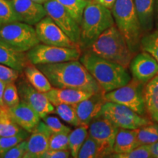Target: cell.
Segmentation results:
<instances>
[{
    "mask_svg": "<svg viewBox=\"0 0 158 158\" xmlns=\"http://www.w3.org/2000/svg\"><path fill=\"white\" fill-rule=\"evenodd\" d=\"M29 135V132L26 131L24 133L17 135L9 136V137H0V156L21 141L27 139Z\"/></svg>",
    "mask_w": 158,
    "mask_h": 158,
    "instance_id": "35",
    "label": "cell"
},
{
    "mask_svg": "<svg viewBox=\"0 0 158 158\" xmlns=\"http://www.w3.org/2000/svg\"><path fill=\"white\" fill-rule=\"evenodd\" d=\"M108 157L112 158H151L149 145H140L127 153L111 154Z\"/></svg>",
    "mask_w": 158,
    "mask_h": 158,
    "instance_id": "33",
    "label": "cell"
},
{
    "mask_svg": "<svg viewBox=\"0 0 158 158\" xmlns=\"http://www.w3.org/2000/svg\"><path fill=\"white\" fill-rule=\"evenodd\" d=\"M138 143L140 145H150L158 141V123L151 124L140 127L138 132Z\"/></svg>",
    "mask_w": 158,
    "mask_h": 158,
    "instance_id": "26",
    "label": "cell"
},
{
    "mask_svg": "<svg viewBox=\"0 0 158 158\" xmlns=\"http://www.w3.org/2000/svg\"><path fill=\"white\" fill-rule=\"evenodd\" d=\"M18 21L10 0H0V27Z\"/></svg>",
    "mask_w": 158,
    "mask_h": 158,
    "instance_id": "31",
    "label": "cell"
},
{
    "mask_svg": "<svg viewBox=\"0 0 158 158\" xmlns=\"http://www.w3.org/2000/svg\"><path fill=\"white\" fill-rule=\"evenodd\" d=\"M118 129L111 122L101 116L89 124V136L98 143L100 157H108L113 152L114 144Z\"/></svg>",
    "mask_w": 158,
    "mask_h": 158,
    "instance_id": "10",
    "label": "cell"
},
{
    "mask_svg": "<svg viewBox=\"0 0 158 158\" xmlns=\"http://www.w3.org/2000/svg\"><path fill=\"white\" fill-rule=\"evenodd\" d=\"M141 29L143 33L152 29L155 17V0H133Z\"/></svg>",
    "mask_w": 158,
    "mask_h": 158,
    "instance_id": "22",
    "label": "cell"
},
{
    "mask_svg": "<svg viewBox=\"0 0 158 158\" xmlns=\"http://www.w3.org/2000/svg\"><path fill=\"white\" fill-rule=\"evenodd\" d=\"M138 129L129 130L119 128L116 134L112 154L127 153L138 147L137 139Z\"/></svg>",
    "mask_w": 158,
    "mask_h": 158,
    "instance_id": "23",
    "label": "cell"
},
{
    "mask_svg": "<svg viewBox=\"0 0 158 158\" xmlns=\"http://www.w3.org/2000/svg\"><path fill=\"white\" fill-rule=\"evenodd\" d=\"M0 41L21 52H27L40 43L33 26L21 21L0 27Z\"/></svg>",
    "mask_w": 158,
    "mask_h": 158,
    "instance_id": "6",
    "label": "cell"
},
{
    "mask_svg": "<svg viewBox=\"0 0 158 158\" xmlns=\"http://www.w3.org/2000/svg\"><path fill=\"white\" fill-rule=\"evenodd\" d=\"M100 116L107 118L118 128L129 130L138 129L153 122L126 106L107 101L102 106Z\"/></svg>",
    "mask_w": 158,
    "mask_h": 158,
    "instance_id": "9",
    "label": "cell"
},
{
    "mask_svg": "<svg viewBox=\"0 0 158 158\" xmlns=\"http://www.w3.org/2000/svg\"><path fill=\"white\" fill-rule=\"evenodd\" d=\"M155 15L157 23V28L158 29V0H155Z\"/></svg>",
    "mask_w": 158,
    "mask_h": 158,
    "instance_id": "43",
    "label": "cell"
},
{
    "mask_svg": "<svg viewBox=\"0 0 158 158\" xmlns=\"http://www.w3.org/2000/svg\"><path fill=\"white\" fill-rule=\"evenodd\" d=\"M17 87L21 101L33 108L41 118L48 114L54 113L55 106L49 101L45 93L33 87L27 79L19 81Z\"/></svg>",
    "mask_w": 158,
    "mask_h": 158,
    "instance_id": "13",
    "label": "cell"
},
{
    "mask_svg": "<svg viewBox=\"0 0 158 158\" xmlns=\"http://www.w3.org/2000/svg\"><path fill=\"white\" fill-rule=\"evenodd\" d=\"M70 157V150L48 149L42 155L41 158H68Z\"/></svg>",
    "mask_w": 158,
    "mask_h": 158,
    "instance_id": "39",
    "label": "cell"
},
{
    "mask_svg": "<svg viewBox=\"0 0 158 158\" xmlns=\"http://www.w3.org/2000/svg\"><path fill=\"white\" fill-rule=\"evenodd\" d=\"M4 110H5V109H4V108H2L1 107V106H0V114H2V112Z\"/></svg>",
    "mask_w": 158,
    "mask_h": 158,
    "instance_id": "45",
    "label": "cell"
},
{
    "mask_svg": "<svg viewBox=\"0 0 158 158\" xmlns=\"http://www.w3.org/2000/svg\"><path fill=\"white\" fill-rule=\"evenodd\" d=\"M94 1L100 4V5L105 6V7H108V8L111 9L114 3H115L116 0H94Z\"/></svg>",
    "mask_w": 158,
    "mask_h": 158,
    "instance_id": "42",
    "label": "cell"
},
{
    "mask_svg": "<svg viewBox=\"0 0 158 158\" xmlns=\"http://www.w3.org/2000/svg\"><path fill=\"white\" fill-rule=\"evenodd\" d=\"M18 21L34 26L47 15L43 5L32 0H10Z\"/></svg>",
    "mask_w": 158,
    "mask_h": 158,
    "instance_id": "15",
    "label": "cell"
},
{
    "mask_svg": "<svg viewBox=\"0 0 158 158\" xmlns=\"http://www.w3.org/2000/svg\"><path fill=\"white\" fill-rule=\"evenodd\" d=\"M27 149V140H23L0 156V158H23Z\"/></svg>",
    "mask_w": 158,
    "mask_h": 158,
    "instance_id": "37",
    "label": "cell"
},
{
    "mask_svg": "<svg viewBox=\"0 0 158 158\" xmlns=\"http://www.w3.org/2000/svg\"><path fill=\"white\" fill-rule=\"evenodd\" d=\"M87 50L97 56L127 69L135 55L116 25L104 31Z\"/></svg>",
    "mask_w": 158,
    "mask_h": 158,
    "instance_id": "3",
    "label": "cell"
},
{
    "mask_svg": "<svg viewBox=\"0 0 158 158\" xmlns=\"http://www.w3.org/2000/svg\"><path fill=\"white\" fill-rule=\"evenodd\" d=\"M81 48L59 47L45 44H37L27 52V56L31 64H56L68 61L79 60L81 56Z\"/></svg>",
    "mask_w": 158,
    "mask_h": 158,
    "instance_id": "8",
    "label": "cell"
},
{
    "mask_svg": "<svg viewBox=\"0 0 158 158\" xmlns=\"http://www.w3.org/2000/svg\"><path fill=\"white\" fill-rule=\"evenodd\" d=\"M150 152L152 158H158V141L149 145Z\"/></svg>",
    "mask_w": 158,
    "mask_h": 158,
    "instance_id": "41",
    "label": "cell"
},
{
    "mask_svg": "<svg viewBox=\"0 0 158 158\" xmlns=\"http://www.w3.org/2000/svg\"><path fill=\"white\" fill-rule=\"evenodd\" d=\"M36 66L46 76L52 87L73 89L92 93L102 91L79 60Z\"/></svg>",
    "mask_w": 158,
    "mask_h": 158,
    "instance_id": "1",
    "label": "cell"
},
{
    "mask_svg": "<svg viewBox=\"0 0 158 158\" xmlns=\"http://www.w3.org/2000/svg\"><path fill=\"white\" fill-rule=\"evenodd\" d=\"M47 15L69 37L73 42L80 45V25L76 22L64 7L56 0H48L43 4ZM81 47V46H80Z\"/></svg>",
    "mask_w": 158,
    "mask_h": 158,
    "instance_id": "11",
    "label": "cell"
},
{
    "mask_svg": "<svg viewBox=\"0 0 158 158\" xmlns=\"http://www.w3.org/2000/svg\"><path fill=\"white\" fill-rule=\"evenodd\" d=\"M54 114H57L59 118L70 125L74 127L81 125L76 110L73 105L61 104L55 106Z\"/></svg>",
    "mask_w": 158,
    "mask_h": 158,
    "instance_id": "29",
    "label": "cell"
},
{
    "mask_svg": "<svg viewBox=\"0 0 158 158\" xmlns=\"http://www.w3.org/2000/svg\"><path fill=\"white\" fill-rule=\"evenodd\" d=\"M3 102L5 109L14 107L21 102L19 90L15 82L7 84L3 94Z\"/></svg>",
    "mask_w": 158,
    "mask_h": 158,
    "instance_id": "30",
    "label": "cell"
},
{
    "mask_svg": "<svg viewBox=\"0 0 158 158\" xmlns=\"http://www.w3.org/2000/svg\"><path fill=\"white\" fill-rule=\"evenodd\" d=\"M94 93L73 89H62L52 87L45 93L51 103L54 106L61 104L74 105L89 98Z\"/></svg>",
    "mask_w": 158,
    "mask_h": 158,
    "instance_id": "19",
    "label": "cell"
},
{
    "mask_svg": "<svg viewBox=\"0 0 158 158\" xmlns=\"http://www.w3.org/2000/svg\"><path fill=\"white\" fill-rule=\"evenodd\" d=\"M114 25L115 23L110 9L90 0L80 23L81 48H89L104 31Z\"/></svg>",
    "mask_w": 158,
    "mask_h": 158,
    "instance_id": "4",
    "label": "cell"
},
{
    "mask_svg": "<svg viewBox=\"0 0 158 158\" xmlns=\"http://www.w3.org/2000/svg\"><path fill=\"white\" fill-rule=\"evenodd\" d=\"M35 26L37 36L43 44L68 48L80 47L73 42L48 15L41 19Z\"/></svg>",
    "mask_w": 158,
    "mask_h": 158,
    "instance_id": "12",
    "label": "cell"
},
{
    "mask_svg": "<svg viewBox=\"0 0 158 158\" xmlns=\"http://www.w3.org/2000/svg\"><path fill=\"white\" fill-rule=\"evenodd\" d=\"M100 157L98 143L93 138L88 135L82 147H81L77 158H97Z\"/></svg>",
    "mask_w": 158,
    "mask_h": 158,
    "instance_id": "32",
    "label": "cell"
},
{
    "mask_svg": "<svg viewBox=\"0 0 158 158\" xmlns=\"http://www.w3.org/2000/svg\"><path fill=\"white\" fill-rule=\"evenodd\" d=\"M79 61L105 93L127 84L132 78L127 68L97 56L89 50L81 54Z\"/></svg>",
    "mask_w": 158,
    "mask_h": 158,
    "instance_id": "2",
    "label": "cell"
},
{
    "mask_svg": "<svg viewBox=\"0 0 158 158\" xmlns=\"http://www.w3.org/2000/svg\"><path fill=\"white\" fill-rule=\"evenodd\" d=\"M29 63L27 52L15 50L0 41V64L8 66L21 73Z\"/></svg>",
    "mask_w": 158,
    "mask_h": 158,
    "instance_id": "20",
    "label": "cell"
},
{
    "mask_svg": "<svg viewBox=\"0 0 158 158\" xmlns=\"http://www.w3.org/2000/svg\"><path fill=\"white\" fill-rule=\"evenodd\" d=\"M80 25L83 13L90 0H56Z\"/></svg>",
    "mask_w": 158,
    "mask_h": 158,
    "instance_id": "27",
    "label": "cell"
},
{
    "mask_svg": "<svg viewBox=\"0 0 158 158\" xmlns=\"http://www.w3.org/2000/svg\"><path fill=\"white\" fill-rule=\"evenodd\" d=\"M116 27L124 37L133 53L140 48L143 32L136 13L133 0H116L110 9Z\"/></svg>",
    "mask_w": 158,
    "mask_h": 158,
    "instance_id": "5",
    "label": "cell"
},
{
    "mask_svg": "<svg viewBox=\"0 0 158 158\" xmlns=\"http://www.w3.org/2000/svg\"><path fill=\"white\" fill-rule=\"evenodd\" d=\"M32 1L35 2L37 3H39V4H41V5H43V4L46 2L48 0H32Z\"/></svg>",
    "mask_w": 158,
    "mask_h": 158,
    "instance_id": "44",
    "label": "cell"
},
{
    "mask_svg": "<svg viewBox=\"0 0 158 158\" xmlns=\"http://www.w3.org/2000/svg\"><path fill=\"white\" fill-rule=\"evenodd\" d=\"M23 71L27 81L39 92L46 93L52 88L46 76L35 64L29 62Z\"/></svg>",
    "mask_w": 158,
    "mask_h": 158,
    "instance_id": "24",
    "label": "cell"
},
{
    "mask_svg": "<svg viewBox=\"0 0 158 158\" xmlns=\"http://www.w3.org/2000/svg\"><path fill=\"white\" fill-rule=\"evenodd\" d=\"M6 110L13 121L29 133L34 131L41 120L39 114L21 100L19 105Z\"/></svg>",
    "mask_w": 158,
    "mask_h": 158,
    "instance_id": "18",
    "label": "cell"
},
{
    "mask_svg": "<svg viewBox=\"0 0 158 158\" xmlns=\"http://www.w3.org/2000/svg\"><path fill=\"white\" fill-rule=\"evenodd\" d=\"M103 91L97 92L78 103L73 105L81 124L89 125L95 118L100 117L102 106L106 102Z\"/></svg>",
    "mask_w": 158,
    "mask_h": 158,
    "instance_id": "16",
    "label": "cell"
},
{
    "mask_svg": "<svg viewBox=\"0 0 158 158\" xmlns=\"http://www.w3.org/2000/svg\"><path fill=\"white\" fill-rule=\"evenodd\" d=\"M45 124H46L47 127L50 130L51 134L53 133H70L71 132V128L66 126L59 120V118L54 116H49V114L41 118Z\"/></svg>",
    "mask_w": 158,
    "mask_h": 158,
    "instance_id": "34",
    "label": "cell"
},
{
    "mask_svg": "<svg viewBox=\"0 0 158 158\" xmlns=\"http://www.w3.org/2000/svg\"><path fill=\"white\" fill-rule=\"evenodd\" d=\"M21 72L8 66L0 64V80L8 84L10 82H15L19 79Z\"/></svg>",
    "mask_w": 158,
    "mask_h": 158,
    "instance_id": "38",
    "label": "cell"
},
{
    "mask_svg": "<svg viewBox=\"0 0 158 158\" xmlns=\"http://www.w3.org/2000/svg\"><path fill=\"white\" fill-rule=\"evenodd\" d=\"M143 98L148 117L158 123V74L145 84Z\"/></svg>",
    "mask_w": 158,
    "mask_h": 158,
    "instance_id": "21",
    "label": "cell"
},
{
    "mask_svg": "<svg viewBox=\"0 0 158 158\" xmlns=\"http://www.w3.org/2000/svg\"><path fill=\"white\" fill-rule=\"evenodd\" d=\"M69 134L67 133H53L49 138V149H69Z\"/></svg>",
    "mask_w": 158,
    "mask_h": 158,
    "instance_id": "36",
    "label": "cell"
},
{
    "mask_svg": "<svg viewBox=\"0 0 158 158\" xmlns=\"http://www.w3.org/2000/svg\"><path fill=\"white\" fill-rule=\"evenodd\" d=\"M51 133L46 124L40 120L27 140V149L23 158H41L48 149L49 138Z\"/></svg>",
    "mask_w": 158,
    "mask_h": 158,
    "instance_id": "17",
    "label": "cell"
},
{
    "mask_svg": "<svg viewBox=\"0 0 158 158\" xmlns=\"http://www.w3.org/2000/svg\"><path fill=\"white\" fill-rule=\"evenodd\" d=\"M89 135V125L78 126L69 134V150L72 157L77 158L81 147Z\"/></svg>",
    "mask_w": 158,
    "mask_h": 158,
    "instance_id": "25",
    "label": "cell"
},
{
    "mask_svg": "<svg viewBox=\"0 0 158 158\" xmlns=\"http://www.w3.org/2000/svg\"><path fill=\"white\" fill-rule=\"evenodd\" d=\"M144 86L143 83L133 78L127 84L105 93V99L106 101L122 105L139 115L146 116L147 114L143 98Z\"/></svg>",
    "mask_w": 158,
    "mask_h": 158,
    "instance_id": "7",
    "label": "cell"
},
{
    "mask_svg": "<svg viewBox=\"0 0 158 158\" xmlns=\"http://www.w3.org/2000/svg\"><path fill=\"white\" fill-rule=\"evenodd\" d=\"M129 68L133 78L143 84L158 74V62L152 55L143 51L133 56Z\"/></svg>",
    "mask_w": 158,
    "mask_h": 158,
    "instance_id": "14",
    "label": "cell"
},
{
    "mask_svg": "<svg viewBox=\"0 0 158 158\" xmlns=\"http://www.w3.org/2000/svg\"><path fill=\"white\" fill-rule=\"evenodd\" d=\"M6 85H7V83L0 80V106L2 108H4V109H5V107L3 102V94Z\"/></svg>",
    "mask_w": 158,
    "mask_h": 158,
    "instance_id": "40",
    "label": "cell"
},
{
    "mask_svg": "<svg viewBox=\"0 0 158 158\" xmlns=\"http://www.w3.org/2000/svg\"><path fill=\"white\" fill-rule=\"evenodd\" d=\"M140 48L149 53L158 62V29L143 35L140 43Z\"/></svg>",
    "mask_w": 158,
    "mask_h": 158,
    "instance_id": "28",
    "label": "cell"
}]
</instances>
